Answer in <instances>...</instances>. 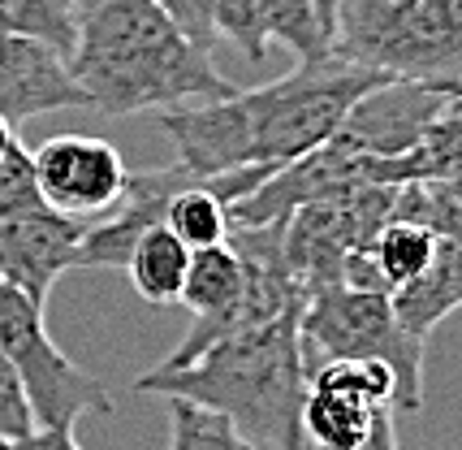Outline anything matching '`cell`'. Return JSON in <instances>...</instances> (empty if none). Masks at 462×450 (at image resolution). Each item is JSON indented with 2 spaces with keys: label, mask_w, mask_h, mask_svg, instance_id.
Listing matches in <instances>:
<instances>
[{
  "label": "cell",
  "mask_w": 462,
  "mask_h": 450,
  "mask_svg": "<svg viewBox=\"0 0 462 450\" xmlns=\"http://www.w3.org/2000/svg\"><path fill=\"white\" fill-rule=\"evenodd\" d=\"M398 221H420L437 239L462 243V178L398 186Z\"/></svg>",
  "instance_id": "obj_20"
},
{
  "label": "cell",
  "mask_w": 462,
  "mask_h": 450,
  "mask_svg": "<svg viewBox=\"0 0 462 450\" xmlns=\"http://www.w3.org/2000/svg\"><path fill=\"white\" fill-rule=\"evenodd\" d=\"M82 217L35 208L14 221H0V277L5 286L22 290L31 304H48V295L69 268H79V243L87 234Z\"/></svg>",
  "instance_id": "obj_10"
},
{
  "label": "cell",
  "mask_w": 462,
  "mask_h": 450,
  "mask_svg": "<svg viewBox=\"0 0 462 450\" xmlns=\"http://www.w3.org/2000/svg\"><path fill=\"white\" fill-rule=\"evenodd\" d=\"M307 372L328 360H367L384 364L398 386V411L423 408V338L406 333L393 316L389 295L355 286H320L307 295L299 316Z\"/></svg>",
  "instance_id": "obj_5"
},
{
  "label": "cell",
  "mask_w": 462,
  "mask_h": 450,
  "mask_svg": "<svg viewBox=\"0 0 462 450\" xmlns=\"http://www.w3.org/2000/svg\"><path fill=\"white\" fill-rule=\"evenodd\" d=\"M57 108H91L69 61L52 43L0 31V117L18 126Z\"/></svg>",
  "instance_id": "obj_13"
},
{
  "label": "cell",
  "mask_w": 462,
  "mask_h": 450,
  "mask_svg": "<svg viewBox=\"0 0 462 450\" xmlns=\"http://www.w3.org/2000/svg\"><path fill=\"white\" fill-rule=\"evenodd\" d=\"M31 164H35L43 204L82 221L113 212L130 186V164L121 161L117 147L91 135H74V130L43 139L31 152Z\"/></svg>",
  "instance_id": "obj_9"
},
{
  "label": "cell",
  "mask_w": 462,
  "mask_h": 450,
  "mask_svg": "<svg viewBox=\"0 0 462 450\" xmlns=\"http://www.w3.org/2000/svg\"><path fill=\"white\" fill-rule=\"evenodd\" d=\"M381 82L389 79L333 52L324 61L290 70L277 82L234 91L229 100L169 108L161 113V130L169 135L178 164L195 173V183L251 164L282 169L328 144L346 113Z\"/></svg>",
  "instance_id": "obj_1"
},
{
  "label": "cell",
  "mask_w": 462,
  "mask_h": 450,
  "mask_svg": "<svg viewBox=\"0 0 462 450\" xmlns=\"http://www.w3.org/2000/svg\"><path fill=\"white\" fill-rule=\"evenodd\" d=\"M389 221H398V186L363 183L342 195L311 200L285 217L282 251L302 295L337 286L355 251H367Z\"/></svg>",
  "instance_id": "obj_6"
},
{
  "label": "cell",
  "mask_w": 462,
  "mask_h": 450,
  "mask_svg": "<svg viewBox=\"0 0 462 450\" xmlns=\"http://www.w3.org/2000/svg\"><path fill=\"white\" fill-rule=\"evenodd\" d=\"M0 286H5V277H0Z\"/></svg>",
  "instance_id": "obj_31"
},
{
  "label": "cell",
  "mask_w": 462,
  "mask_h": 450,
  "mask_svg": "<svg viewBox=\"0 0 462 450\" xmlns=\"http://www.w3.org/2000/svg\"><path fill=\"white\" fill-rule=\"evenodd\" d=\"M212 31L217 40H229L251 65H260L268 57V9L263 0H217L212 9Z\"/></svg>",
  "instance_id": "obj_23"
},
{
  "label": "cell",
  "mask_w": 462,
  "mask_h": 450,
  "mask_svg": "<svg viewBox=\"0 0 462 450\" xmlns=\"http://www.w3.org/2000/svg\"><path fill=\"white\" fill-rule=\"evenodd\" d=\"M186 268H190V247L181 243L169 225H152L139 243L130 247V286L143 304H178L181 299V282H186Z\"/></svg>",
  "instance_id": "obj_16"
},
{
  "label": "cell",
  "mask_w": 462,
  "mask_h": 450,
  "mask_svg": "<svg viewBox=\"0 0 462 450\" xmlns=\"http://www.w3.org/2000/svg\"><path fill=\"white\" fill-rule=\"evenodd\" d=\"M35 429V411H31V398H26V386H22L18 369L9 360V351L0 347V442H14V437H26Z\"/></svg>",
  "instance_id": "obj_25"
},
{
  "label": "cell",
  "mask_w": 462,
  "mask_h": 450,
  "mask_svg": "<svg viewBox=\"0 0 462 450\" xmlns=\"http://www.w3.org/2000/svg\"><path fill=\"white\" fill-rule=\"evenodd\" d=\"M161 5L173 14V22H178L190 40L212 52V43H217V31H212V9H217V0H161Z\"/></svg>",
  "instance_id": "obj_26"
},
{
  "label": "cell",
  "mask_w": 462,
  "mask_h": 450,
  "mask_svg": "<svg viewBox=\"0 0 462 450\" xmlns=\"http://www.w3.org/2000/svg\"><path fill=\"white\" fill-rule=\"evenodd\" d=\"M445 108V96L432 91L428 82H402L389 79L381 87H372L337 126V144L355 156L367 161H389L402 156L406 147L423 135V126L432 122Z\"/></svg>",
  "instance_id": "obj_11"
},
{
  "label": "cell",
  "mask_w": 462,
  "mask_h": 450,
  "mask_svg": "<svg viewBox=\"0 0 462 450\" xmlns=\"http://www.w3.org/2000/svg\"><path fill=\"white\" fill-rule=\"evenodd\" d=\"M432 247H437V234L428 230V225L420 221H389L372 239V247H367V256H372V265H376V273L384 277V286H389V295L398 286H406L411 277H420L423 265L432 260Z\"/></svg>",
  "instance_id": "obj_18"
},
{
  "label": "cell",
  "mask_w": 462,
  "mask_h": 450,
  "mask_svg": "<svg viewBox=\"0 0 462 450\" xmlns=\"http://www.w3.org/2000/svg\"><path fill=\"white\" fill-rule=\"evenodd\" d=\"M164 225H169L190 251L217 247V243L229 239V208L221 204V195H217L208 183H190L169 200V208H164Z\"/></svg>",
  "instance_id": "obj_19"
},
{
  "label": "cell",
  "mask_w": 462,
  "mask_h": 450,
  "mask_svg": "<svg viewBox=\"0 0 462 450\" xmlns=\"http://www.w3.org/2000/svg\"><path fill=\"white\" fill-rule=\"evenodd\" d=\"M14 147H18V135H14V126L0 117V161H5V156H9Z\"/></svg>",
  "instance_id": "obj_29"
},
{
  "label": "cell",
  "mask_w": 462,
  "mask_h": 450,
  "mask_svg": "<svg viewBox=\"0 0 462 450\" xmlns=\"http://www.w3.org/2000/svg\"><path fill=\"white\" fill-rule=\"evenodd\" d=\"M389 304H393V316L402 321L406 333L428 342V333L441 325L449 312L462 307V243L437 239L432 260L423 265V273L393 290Z\"/></svg>",
  "instance_id": "obj_15"
},
{
  "label": "cell",
  "mask_w": 462,
  "mask_h": 450,
  "mask_svg": "<svg viewBox=\"0 0 462 450\" xmlns=\"http://www.w3.org/2000/svg\"><path fill=\"white\" fill-rule=\"evenodd\" d=\"M65 61L91 108L108 117L169 113L238 91L161 0H79Z\"/></svg>",
  "instance_id": "obj_2"
},
{
  "label": "cell",
  "mask_w": 462,
  "mask_h": 450,
  "mask_svg": "<svg viewBox=\"0 0 462 450\" xmlns=\"http://www.w3.org/2000/svg\"><path fill=\"white\" fill-rule=\"evenodd\" d=\"M0 450H82L74 437V425H35L26 437L0 442Z\"/></svg>",
  "instance_id": "obj_27"
},
{
  "label": "cell",
  "mask_w": 462,
  "mask_h": 450,
  "mask_svg": "<svg viewBox=\"0 0 462 450\" xmlns=\"http://www.w3.org/2000/svg\"><path fill=\"white\" fill-rule=\"evenodd\" d=\"M0 347L9 351L26 386L35 425H74L82 411H113V394L104 381L79 369L48 338L43 307L14 286H0Z\"/></svg>",
  "instance_id": "obj_7"
},
{
  "label": "cell",
  "mask_w": 462,
  "mask_h": 450,
  "mask_svg": "<svg viewBox=\"0 0 462 450\" xmlns=\"http://www.w3.org/2000/svg\"><path fill=\"white\" fill-rule=\"evenodd\" d=\"M333 52L384 79H458L462 0H337Z\"/></svg>",
  "instance_id": "obj_4"
},
{
  "label": "cell",
  "mask_w": 462,
  "mask_h": 450,
  "mask_svg": "<svg viewBox=\"0 0 462 450\" xmlns=\"http://www.w3.org/2000/svg\"><path fill=\"white\" fill-rule=\"evenodd\" d=\"M462 178V104L445 100V108L423 126V135L402 156L367 164V183L406 186V183H445Z\"/></svg>",
  "instance_id": "obj_14"
},
{
  "label": "cell",
  "mask_w": 462,
  "mask_h": 450,
  "mask_svg": "<svg viewBox=\"0 0 462 450\" xmlns=\"http://www.w3.org/2000/svg\"><path fill=\"white\" fill-rule=\"evenodd\" d=\"M389 411H398V386L384 364L367 360L316 364L302 403L307 450H363Z\"/></svg>",
  "instance_id": "obj_8"
},
{
  "label": "cell",
  "mask_w": 462,
  "mask_h": 450,
  "mask_svg": "<svg viewBox=\"0 0 462 450\" xmlns=\"http://www.w3.org/2000/svg\"><path fill=\"white\" fill-rule=\"evenodd\" d=\"M35 208H43L35 164H31V152L18 144L0 161V221H14V217L35 212Z\"/></svg>",
  "instance_id": "obj_24"
},
{
  "label": "cell",
  "mask_w": 462,
  "mask_h": 450,
  "mask_svg": "<svg viewBox=\"0 0 462 450\" xmlns=\"http://www.w3.org/2000/svg\"><path fill=\"white\" fill-rule=\"evenodd\" d=\"M74 5L79 0H0V31L52 43L60 57L74 48Z\"/></svg>",
  "instance_id": "obj_22"
},
{
  "label": "cell",
  "mask_w": 462,
  "mask_h": 450,
  "mask_svg": "<svg viewBox=\"0 0 462 450\" xmlns=\"http://www.w3.org/2000/svg\"><path fill=\"white\" fill-rule=\"evenodd\" d=\"M169 450H260L238 433L221 411H208L186 398H169Z\"/></svg>",
  "instance_id": "obj_21"
},
{
  "label": "cell",
  "mask_w": 462,
  "mask_h": 450,
  "mask_svg": "<svg viewBox=\"0 0 462 450\" xmlns=\"http://www.w3.org/2000/svg\"><path fill=\"white\" fill-rule=\"evenodd\" d=\"M190 183H195V173H186L178 161L164 169H130V186L117 200V208L87 225L79 243V268H125L130 247L152 225H164L169 200Z\"/></svg>",
  "instance_id": "obj_12"
},
{
  "label": "cell",
  "mask_w": 462,
  "mask_h": 450,
  "mask_svg": "<svg viewBox=\"0 0 462 450\" xmlns=\"http://www.w3.org/2000/svg\"><path fill=\"white\" fill-rule=\"evenodd\" d=\"M268 9V40L294 52L299 65L333 57V26L324 22L316 0H263Z\"/></svg>",
  "instance_id": "obj_17"
},
{
  "label": "cell",
  "mask_w": 462,
  "mask_h": 450,
  "mask_svg": "<svg viewBox=\"0 0 462 450\" xmlns=\"http://www.w3.org/2000/svg\"><path fill=\"white\" fill-rule=\"evenodd\" d=\"M428 87H432V91H441L445 100H458L462 104V74H458V79H445V82H428Z\"/></svg>",
  "instance_id": "obj_28"
},
{
  "label": "cell",
  "mask_w": 462,
  "mask_h": 450,
  "mask_svg": "<svg viewBox=\"0 0 462 450\" xmlns=\"http://www.w3.org/2000/svg\"><path fill=\"white\" fill-rule=\"evenodd\" d=\"M316 9L324 14V22H328V26H337V0H316Z\"/></svg>",
  "instance_id": "obj_30"
},
{
  "label": "cell",
  "mask_w": 462,
  "mask_h": 450,
  "mask_svg": "<svg viewBox=\"0 0 462 450\" xmlns=\"http://www.w3.org/2000/svg\"><path fill=\"white\" fill-rule=\"evenodd\" d=\"M302 312H285L268 325L221 338L190 364H156L134 389L186 398L208 411H221L238 433L260 450H307L302 403H307V351H302Z\"/></svg>",
  "instance_id": "obj_3"
}]
</instances>
